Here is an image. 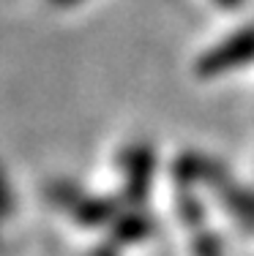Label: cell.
<instances>
[{"instance_id":"cell-1","label":"cell","mask_w":254,"mask_h":256,"mask_svg":"<svg viewBox=\"0 0 254 256\" xmlns=\"http://www.w3.org/2000/svg\"><path fill=\"white\" fill-rule=\"evenodd\" d=\"M254 58V30H246V33H238L235 38H229L221 50L210 52L208 60H205V68L208 71H221L227 66L243 63V60Z\"/></svg>"},{"instance_id":"cell-2","label":"cell","mask_w":254,"mask_h":256,"mask_svg":"<svg viewBox=\"0 0 254 256\" xmlns=\"http://www.w3.org/2000/svg\"><path fill=\"white\" fill-rule=\"evenodd\" d=\"M219 6H227V8H235V6H238V0H219Z\"/></svg>"}]
</instances>
